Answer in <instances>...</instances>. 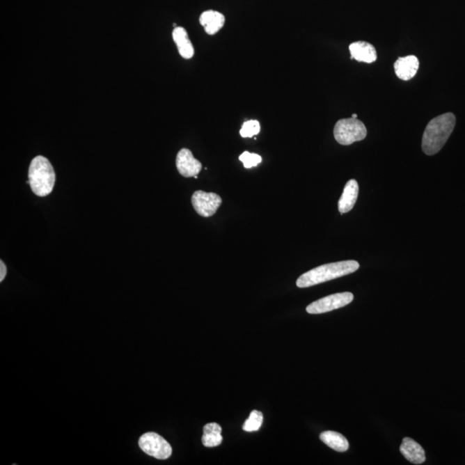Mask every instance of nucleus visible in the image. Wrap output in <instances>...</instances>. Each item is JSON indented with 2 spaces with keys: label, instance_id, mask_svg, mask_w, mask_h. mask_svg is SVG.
I'll use <instances>...</instances> for the list:
<instances>
[{
  "label": "nucleus",
  "instance_id": "1",
  "mask_svg": "<svg viewBox=\"0 0 465 465\" xmlns=\"http://www.w3.org/2000/svg\"><path fill=\"white\" fill-rule=\"evenodd\" d=\"M455 125L456 116L450 112L431 120L425 129L421 143L425 154L431 156L441 151L455 128Z\"/></svg>",
  "mask_w": 465,
  "mask_h": 465
},
{
  "label": "nucleus",
  "instance_id": "2",
  "mask_svg": "<svg viewBox=\"0 0 465 465\" xmlns=\"http://www.w3.org/2000/svg\"><path fill=\"white\" fill-rule=\"evenodd\" d=\"M359 264L355 260L340 261V262L322 265L301 275L297 281L299 288L319 285V283L333 281L338 278L344 277L358 271Z\"/></svg>",
  "mask_w": 465,
  "mask_h": 465
},
{
  "label": "nucleus",
  "instance_id": "3",
  "mask_svg": "<svg viewBox=\"0 0 465 465\" xmlns=\"http://www.w3.org/2000/svg\"><path fill=\"white\" fill-rule=\"evenodd\" d=\"M56 176L54 167L45 156H36L29 168V182L32 191L38 197H46L52 192Z\"/></svg>",
  "mask_w": 465,
  "mask_h": 465
},
{
  "label": "nucleus",
  "instance_id": "4",
  "mask_svg": "<svg viewBox=\"0 0 465 465\" xmlns=\"http://www.w3.org/2000/svg\"><path fill=\"white\" fill-rule=\"evenodd\" d=\"M333 136L338 143L348 146L356 141L364 140L367 129L364 123L357 118L341 119L334 126Z\"/></svg>",
  "mask_w": 465,
  "mask_h": 465
},
{
  "label": "nucleus",
  "instance_id": "5",
  "mask_svg": "<svg viewBox=\"0 0 465 465\" xmlns=\"http://www.w3.org/2000/svg\"><path fill=\"white\" fill-rule=\"evenodd\" d=\"M139 446L148 455L165 460L172 455L173 449L169 443L155 432H147L141 436Z\"/></svg>",
  "mask_w": 465,
  "mask_h": 465
},
{
  "label": "nucleus",
  "instance_id": "6",
  "mask_svg": "<svg viewBox=\"0 0 465 465\" xmlns=\"http://www.w3.org/2000/svg\"><path fill=\"white\" fill-rule=\"evenodd\" d=\"M354 299V294L351 292L336 293L314 301L308 305L306 310L311 315L324 314L347 306Z\"/></svg>",
  "mask_w": 465,
  "mask_h": 465
},
{
  "label": "nucleus",
  "instance_id": "7",
  "mask_svg": "<svg viewBox=\"0 0 465 465\" xmlns=\"http://www.w3.org/2000/svg\"><path fill=\"white\" fill-rule=\"evenodd\" d=\"M191 203L198 215L210 217L215 215L217 210L220 208L221 198L219 195L213 192L197 191L192 195Z\"/></svg>",
  "mask_w": 465,
  "mask_h": 465
},
{
  "label": "nucleus",
  "instance_id": "8",
  "mask_svg": "<svg viewBox=\"0 0 465 465\" xmlns=\"http://www.w3.org/2000/svg\"><path fill=\"white\" fill-rule=\"evenodd\" d=\"M176 166L179 173L184 178L198 176L202 170V163L195 159L191 151L187 148H182L178 152Z\"/></svg>",
  "mask_w": 465,
  "mask_h": 465
},
{
  "label": "nucleus",
  "instance_id": "9",
  "mask_svg": "<svg viewBox=\"0 0 465 465\" xmlns=\"http://www.w3.org/2000/svg\"><path fill=\"white\" fill-rule=\"evenodd\" d=\"M419 66V60L415 56L398 58L394 64L395 74L402 81H409L415 77Z\"/></svg>",
  "mask_w": 465,
  "mask_h": 465
},
{
  "label": "nucleus",
  "instance_id": "10",
  "mask_svg": "<svg viewBox=\"0 0 465 465\" xmlns=\"http://www.w3.org/2000/svg\"><path fill=\"white\" fill-rule=\"evenodd\" d=\"M351 59L361 63H372L377 59V50L374 46L366 42H356L349 46Z\"/></svg>",
  "mask_w": 465,
  "mask_h": 465
},
{
  "label": "nucleus",
  "instance_id": "11",
  "mask_svg": "<svg viewBox=\"0 0 465 465\" xmlns=\"http://www.w3.org/2000/svg\"><path fill=\"white\" fill-rule=\"evenodd\" d=\"M400 452L410 463L420 464L426 461V452H425L424 449L412 439L404 438L402 439V445L400 446Z\"/></svg>",
  "mask_w": 465,
  "mask_h": 465
},
{
  "label": "nucleus",
  "instance_id": "12",
  "mask_svg": "<svg viewBox=\"0 0 465 465\" xmlns=\"http://www.w3.org/2000/svg\"><path fill=\"white\" fill-rule=\"evenodd\" d=\"M358 196V184L355 180H349L344 188L343 194L338 203V208L340 214L351 212L357 202Z\"/></svg>",
  "mask_w": 465,
  "mask_h": 465
},
{
  "label": "nucleus",
  "instance_id": "13",
  "mask_svg": "<svg viewBox=\"0 0 465 465\" xmlns=\"http://www.w3.org/2000/svg\"><path fill=\"white\" fill-rule=\"evenodd\" d=\"M199 23L205 28L207 34L213 36L224 26L225 17L223 14L216 10H209L201 14Z\"/></svg>",
  "mask_w": 465,
  "mask_h": 465
},
{
  "label": "nucleus",
  "instance_id": "14",
  "mask_svg": "<svg viewBox=\"0 0 465 465\" xmlns=\"http://www.w3.org/2000/svg\"><path fill=\"white\" fill-rule=\"evenodd\" d=\"M173 38L178 50L184 59H191L194 56V45L189 38L187 31L183 27H176L173 31Z\"/></svg>",
  "mask_w": 465,
  "mask_h": 465
},
{
  "label": "nucleus",
  "instance_id": "15",
  "mask_svg": "<svg viewBox=\"0 0 465 465\" xmlns=\"http://www.w3.org/2000/svg\"><path fill=\"white\" fill-rule=\"evenodd\" d=\"M320 439L329 448L336 450L338 452H345L349 448V442L346 437L339 432L333 431H326L322 432Z\"/></svg>",
  "mask_w": 465,
  "mask_h": 465
},
{
  "label": "nucleus",
  "instance_id": "16",
  "mask_svg": "<svg viewBox=\"0 0 465 465\" xmlns=\"http://www.w3.org/2000/svg\"><path fill=\"white\" fill-rule=\"evenodd\" d=\"M221 434V427L219 424L215 423L206 424L203 427V445L209 448L221 445L223 439Z\"/></svg>",
  "mask_w": 465,
  "mask_h": 465
},
{
  "label": "nucleus",
  "instance_id": "17",
  "mask_svg": "<svg viewBox=\"0 0 465 465\" xmlns=\"http://www.w3.org/2000/svg\"><path fill=\"white\" fill-rule=\"evenodd\" d=\"M263 423V413L253 410L251 412L249 419L243 425V430L249 432H256L260 429Z\"/></svg>",
  "mask_w": 465,
  "mask_h": 465
},
{
  "label": "nucleus",
  "instance_id": "18",
  "mask_svg": "<svg viewBox=\"0 0 465 465\" xmlns=\"http://www.w3.org/2000/svg\"><path fill=\"white\" fill-rule=\"evenodd\" d=\"M260 132V125L257 120H250V121L243 123L239 134L243 138H251Z\"/></svg>",
  "mask_w": 465,
  "mask_h": 465
},
{
  "label": "nucleus",
  "instance_id": "19",
  "mask_svg": "<svg viewBox=\"0 0 465 465\" xmlns=\"http://www.w3.org/2000/svg\"><path fill=\"white\" fill-rule=\"evenodd\" d=\"M239 161L243 163L245 168H252V167L257 166L262 161L261 156L257 154H251V152L246 151L242 155H239Z\"/></svg>",
  "mask_w": 465,
  "mask_h": 465
},
{
  "label": "nucleus",
  "instance_id": "20",
  "mask_svg": "<svg viewBox=\"0 0 465 465\" xmlns=\"http://www.w3.org/2000/svg\"><path fill=\"white\" fill-rule=\"evenodd\" d=\"M7 274V269L5 263L3 262V260L0 261V282H2L5 279Z\"/></svg>",
  "mask_w": 465,
  "mask_h": 465
},
{
  "label": "nucleus",
  "instance_id": "21",
  "mask_svg": "<svg viewBox=\"0 0 465 465\" xmlns=\"http://www.w3.org/2000/svg\"><path fill=\"white\" fill-rule=\"evenodd\" d=\"M352 118H357L358 116H357V114H354V115L352 116Z\"/></svg>",
  "mask_w": 465,
  "mask_h": 465
}]
</instances>
